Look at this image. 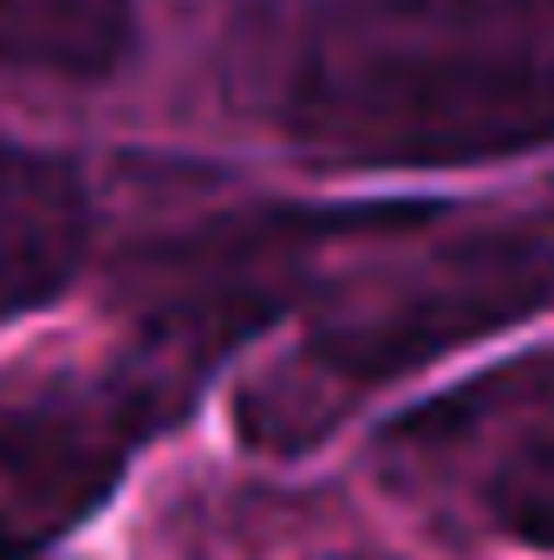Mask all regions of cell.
Wrapping results in <instances>:
<instances>
[{
    "label": "cell",
    "instance_id": "ba28073f",
    "mask_svg": "<svg viewBox=\"0 0 554 560\" xmlns=\"http://www.w3.org/2000/svg\"><path fill=\"white\" fill-rule=\"evenodd\" d=\"M0 560H46L39 541H0Z\"/></svg>",
    "mask_w": 554,
    "mask_h": 560
},
{
    "label": "cell",
    "instance_id": "277c9868",
    "mask_svg": "<svg viewBox=\"0 0 554 560\" xmlns=\"http://www.w3.org/2000/svg\"><path fill=\"white\" fill-rule=\"evenodd\" d=\"M92 248L85 176L33 143L0 138V326L53 306Z\"/></svg>",
    "mask_w": 554,
    "mask_h": 560
},
{
    "label": "cell",
    "instance_id": "5b68a950",
    "mask_svg": "<svg viewBox=\"0 0 554 560\" xmlns=\"http://www.w3.org/2000/svg\"><path fill=\"white\" fill-rule=\"evenodd\" d=\"M138 46V0H0V72L105 79Z\"/></svg>",
    "mask_w": 554,
    "mask_h": 560
},
{
    "label": "cell",
    "instance_id": "8992f818",
    "mask_svg": "<svg viewBox=\"0 0 554 560\" xmlns=\"http://www.w3.org/2000/svg\"><path fill=\"white\" fill-rule=\"evenodd\" d=\"M483 509H489L503 541H516L529 555H554V430L529 436L522 450H509L496 463Z\"/></svg>",
    "mask_w": 554,
    "mask_h": 560
},
{
    "label": "cell",
    "instance_id": "6da1fadb",
    "mask_svg": "<svg viewBox=\"0 0 554 560\" xmlns=\"http://www.w3.org/2000/svg\"><path fill=\"white\" fill-rule=\"evenodd\" d=\"M268 118L333 170H470L554 143V46L430 0H333L268 52Z\"/></svg>",
    "mask_w": 554,
    "mask_h": 560
},
{
    "label": "cell",
    "instance_id": "9c48e42d",
    "mask_svg": "<svg viewBox=\"0 0 554 560\" xmlns=\"http://www.w3.org/2000/svg\"><path fill=\"white\" fill-rule=\"evenodd\" d=\"M313 560H392V555H379V548H333V555H313Z\"/></svg>",
    "mask_w": 554,
    "mask_h": 560
},
{
    "label": "cell",
    "instance_id": "3957f363",
    "mask_svg": "<svg viewBox=\"0 0 554 560\" xmlns=\"http://www.w3.org/2000/svg\"><path fill=\"white\" fill-rule=\"evenodd\" d=\"M157 405L143 385L7 392L0 385V541H53L92 515L131 463Z\"/></svg>",
    "mask_w": 554,
    "mask_h": 560
},
{
    "label": "cell",
    "instance_id": "7a4b0ae2",
    "mask_svg": "<svg viewBox=\"0 0 554 560\" xmlns=\"http://www.w3.org/2000/svg\"><path fill=\"white\" fill-rule=\"evenodd\" d=\"M554 306V242L542 235H463L385 280H353L333 293L307 339L275 359L242 398L235 423L255 450L300 456L372 392L424 365L509 332Z\"/></svg>",
    "mask_w": 554,
    "mask_h": 560
},
{
    "label": "cell",
    "instance_id": "52a82bcc",
    "mask_svg": "<svg viewBox=\"0 0 554 560\" xmlns=\"http://www.w3.org/2000/svg\"><path fill=\"white\" fill-rule=\"evenodd\" d=\"M430 7H450V13H470L483 26H503V33H522L535 46H554V0H430Z\"/></svg>",
    "mask_w": 554,
    "mask_h": 560
}]
</instances>
